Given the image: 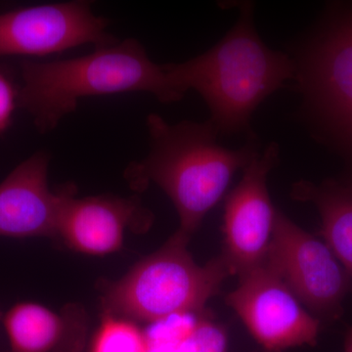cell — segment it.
I'll list each match as a JSON object with an SVG mask.
<instances>
[{"label":"cell","instance_id":"6da1fadb","mask_svg":"<svg viewBox=\"0 0 352 352\" xmlns=\"http://www.w3.org/2000/svg\"><path fill=\"white\" fill-rule=\"evenodd\" d=\"M146 126L149 152L141 161L131 162L124 175L133 189L155 183L163 190L179 217L176 232L190 239L221 200L234 175L258 154V146L252 138L238 149L220 145L208 120L171 124L150 113Z\"/></svg>","mask_w":352,"mask_h":352},{"label":"cell","instance_id":"7a4b0ae2","mask_svg":"<svg viewBox=\"0 0 352 352\" xmlns=\"http://www.w3.org/2000/svg\"><path fill=\"white\" fill-rule=\"evenodd\" d=\"M239 10L232 29L214 47L182 63L166 64L182 98L189 90L201 95L219 136L249 129L256 108L296 71L286 54L270 50L259 38L254 4L243 2Z\"/></svg>","mask_w":352,"mask_h":352},{"label":"cell","instance_id":"3957f363","mask_svg":"<svg viewBox=\"0 0 352 352\" xmlns=\"http://www.w3.org/2000/svg\"><path fill=\"white\" fill-rule=\"evenodd\" d=\"M20 66L18 105L43 134L54 131L85 98L145 92L163 103L182 99L171 85L166 65L152 61L135 38L69 59L23 60Z\"/></svg>","mask_w":352,"mask_h":352},{"label":"cell","instance_id":"277c9868","mask_svg":"<svg viewBox=\"0 0 352 352\" xmlns=\"http://www.w3.org/2000/svg\"><path fill=\"white\" fill-rule=\"evenodd\" d=\"M189 240L175 232L161 249L108 284L102 298L103 314L153 324L203 314L232 273L221 256L199 265L187 249Z\"/></svg>","mask_w":352,"mask_h":352},{"label":"cell","instance_id":"5b68a950","mask_svg":"<svg viewBox=\"0 0 352 352\" xmlns=\"http://www.w3.org/2000/svg\"><path fill=\"white\" fill-rule=\"evenodd\" d=\"M319 318L336 320L351 287V279L323 241L303 230L277 210L263 263Z\"/></svg>","mask_w":352,"mask_h":352},{"label":"cell","instance_id":"8992f818","mask_svg":"<svg viewBox=\"0 0 352 352\" xmlns=\"http://www.w3.org/2000/svg\"><path fill=\"white\" fill-rule=\"evenodd\" d=\"M109 25L85 0L14 9L0 13V56L43 57L82 45H113L119 39Z\"/></svg>","mask_w":352,"mask_h":352},{"label":"cell","instance_id":"52a82bcc","mask_svg":"<svg viewBox=\"0 0 352 352\" xmlns=\"http://www.w3.org/2000/svg\"><path fill=\"white\" fill-rule=\"evenodd\" d=\"M226 302L265 351L316 344L320 321L264 264L239 275L237 288Z\"/></svg>","mask_w":352,"mask_h":352},{"label":"cell","instance_id":"ba28073f","mask_svg":"<svg viewBox=\"0 0 352 352\" xmlns=\"http://www.w3.org/2000/svg\"><path fill=\"white\" fill-rule=\"evenodd\" d=\"M279 161V146L271 143L248 164L224 205L226 259L232 275L243 274L263 263L274 229L277 210L267 187L270 171Z\"/></svg>","mask_w":352,"mask_h":352},{"label":"cell","instance_id":"9c48e42d","mask_svg":"<svg viewBox=\"0 0 352 352\" xmlns=\"http://www.w3.org/2000/svg\"><path fill=\"white\" fill-rule=\"evenodd\" d=\"M50 164V153H34L0 183V236L58 237L65 204L76 188L69 183L52 191Z\"/></svg>","mask_w":352,"mask_h":352},{"label":"cell","instance_id":"30bf717a","mask_svg":"<svg viewBox=\"0 0 352 352\" xmlns=\"http://www.w3.org/2000/svg\"><path fill=\"white\" fill-rule=\"evenodd\" d=\"M300 82L312 104L352 142V20L346 15L317 38Z\"/></svg>","mask_w":352,"mask_h":352},{"label":"cell","instance_id":"8fae6325","mask_svg":"<svg viewBox=\"0 0 352 352\" xmlns=\"http://www.w3.org/2000/svg\"><path fill=\"white\" fill-rule=\"evenodd\" d=\"M65 204L58 237L69 249L92 256L119 252L126 228H149L153 214L138 197L98 195L76 198Z\"/></svg>","mask_w":352,"mask_h":352},{"label":"cell","instance_id":"7c38bea8","mask_svg":"<svg viewBox=\"0 0 352 352\" xmlns=\"http://www.w3.org/2000/svg\"><path fill=\"white\" fill-rule=\"evenodd\" d=\"M88 318L78 305L58 314L39 303L19 302L3 317L12 352H82Z\"/></svg>","mask_w":352,"mask_h":352},{"label":"cell","instance_id":"4fadbf2b","mask_svg":"<svg viewBox=\"0 0 352 352\" xmlns=\"http://www.w3.org/2000/svg\"><path fill=\"white\" fill-rule=\"evenodd\" d=\"M294 199L310 201L318 210L321 235L346 270L352 286V186L328 182L321 185L300 182L292 190Z\"/></svg>","mask_w":352,"mask_h":352},{"label":"cell","instance_id":"5bb4252c","mask_svg":"<svg viewBox=\"0 0 352 352\" xmlns=\"http://www.w3.org/2000/svg\"><path fill=\"white\" fill-rule=\"evenodd\" d=\"M157 322L147 336L149 352H228L226 329L203 314Z\"/></svg>","mask_w":352,"mask_h":352},{"label":"cell","instance_id":"9a60e30c","mask_svg":"<svg viewBox=\"0 0 352 352\" xmlns=\"http://www.w3.org/2000/svg\"><path fill=\"white\" fill-rule=\"evenodd\" d=\"M89 352H149L147 336L136 322L103 314Z\"/></svg>","mask_w":352,"mask_h":352},{"label":"cell","instance_id":"2e32d148","mask_svg":"<svg viewBox=\"0 0 352 352\" xmlns=\"http://www.w3.org/2000/svg\"><path fill=\"white\" fill-rule=\"evenodd\" d=\"M19 88L15 87L3 69H0V134L11 126L12 118L18 105Z\"/></svg>","mask_w":352,"mask_h":352},{"label":"cell","instance_id":"e0dca14e","mask_svg":"<svg viewBox=\"0 0 352 352\" xmlns=\"http://www.w3.org/2000/svg\"><path fill=\"white\" fill-rule=\"evenodd\" d=\"M344 352H352V327L347 331L344 339Z\"/></svg>","mask_w":352,"mask_h":352},{"label":"cell","instance_id":"ac0fdd59","mask_svg":"<svg viewBox=\"0 0 352 352\" xmlns=\"http://www.w3.org/2000/svg\"><path fill=\"white\" fill-rule=\"evenodd\" d=\"M349 16H351V20H352V12L349 13Z\"/></svg>","mask_w":352,"mask_h":352},{"label":"cell","instance_id":"d6986e66","mask_svg":"<svg viewBox=\"0 0 352 352\" xmlns=\"http://www.w3.org/2000/svg\"><path fill=\"white\" fill-rule=\"evenodd\" d=\"M2 317V314H1V311H0V318H1Z\"/></svg>","mask_w":352,"mask_h":352}]
</instances>
